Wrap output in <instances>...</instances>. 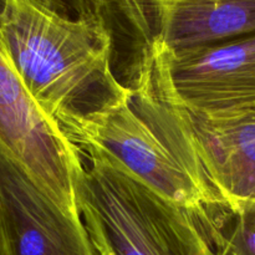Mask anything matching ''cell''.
Here are the masks:
<instances>
[{
	"mask_svg": "<svg viewBox=\"0 0 255 255\" xmlns=\"http://www.w3.org/2000/svg\"><path fill=\"white\" fill-rule=\"evenodd\" d=\"M0 41L32 99L60 126L128 94L115 74L109 34L50 0H0Z\"/></svg>",
	"mask_w": 255,
	"mask_h": 255,
	"instance_id": "cell-1",
	"label": "cell"
},
{
	"mask_svg": "<svg viewBox=\"0 0 255 255\" xmlns=\"http://www.w3.org/2000/svg\"><path fill=\"white\" fill-rule=\"evenodd\" d=\"M116 106L61 128L84 154L116 164L174 203L198 212L223 204L199 158L186 110L153 62Z\"/></svg>",
	"mask_w": 255,
	"mask_h": 255,
	"instance_id": "cell-2",
	"label": "cell"
},
{
	"mask_svg": "<svg viewBox=\"0 0 255 255\" xmlns=\"http://www.w3.org/2000/svg\"><path fill=\"white\" fill-rule=\"evenodd\" d=\"M77 188L81 219L99 255H218L197 212L169 201L96 154Z\"/></svg>",
	"mask_w": 255,
	"mask_h": 255,
	"instance_id": "cell-3",
	"label": "cell"
},
{
	"mask_svg": "<svg viewBox=\"0 0 255 255\" xmlns=\"http://www.w3.org/2000/svg\"><path fill=\"white\" fill-rule=\"evenodd\" d=\"M0 148L65 211L81 218L84 153L22 84L0 41Z\"/></svg>",
	"mask_w": 255,
	"mask_h": 255,
	"instance_id": "cell-4",
	"label": "cell"
},
{
	"mask_svg": "<svg viewBox=\"0 0 255 255\" xmlns=\"http://www.w3.org/2000/svg\"><path fill=\"white\" fill-rule=\"evenodd\" d=\"M156 70L169 96L192 114L255 111V34L176 51L157 44Z\"/></svg>",
	"mask_w": 255,
	"mask_h": 255,
	"instance_id": "cell-5",
	"label": "cell"
},
{
	"mask_svg": "<svg viewBox=\"0 0 255 255\" xmlns=\"http://www.w3.org/2000/svg\"><path fill=\"white\" fill-rule=\"evenodd\" d=\"M0 196L14 255H99L82 219L65 211L1 148Z\"/></svg>",
	"mask_w": 255,
	"mask_h": 255,
	"instance_id": "cell-6",
	"label": "cell"
},
{
	"mask_svg": "<svg viewBox=\"0 0 255 255\" xmlns=\"http://www.w3.org/2000/svg\"><path fill=\"white\" fill-rule=\"evenodd\" d=\"M186 112L199 158L223 204L255 203V111L218 117Z\"/></svg>",
	"mask_w": 255,
	"mask_h": 255,
	"instance_id": "cell-7",
	"label": "cell"
},
{
	"mask_svg": "<svg viewBox=\"0 0 255 255\" xmlns=\"http://www.w3.org/2000/svg\"><path fill=\"white\" fill-rule=\"evenodd\" d=\"M162 0H65L72 17L95 22L109 34L117 79L129 87L153 61Z\"/></svg>",
	"mask_w": 255,
	"mask_h": 255,
	"instance_id": "cell-8",
	"label": "cell"
},
{
	"mask_svg": "<svg viewBox=\"0 0 255 255\" xmlns=\"http://www.w3.org/2000/svg\"><path fill=\"white\" fill-rule=\"evenodd\" d=\"M158 29L169 51L255 34V0H162Z\"/></svg>",
	"mask_w": 255,
	"mask_h": 255,
	"instance_id": "cell-9",
	"label": "cell"
},
{
	"mask_svg": "<svg viewBox=\"0 0 255 255\" xmlns=\"http://www.w3.org/2000/svg\"><path fill=\"white\" fill-rule=\"evenodd\" d=\"M197 214L218 255H255V203L214 204Z\"/></svg>",
	"mask_w": 255,
	"mask_h": 255,
	"instance_id": "cell-10",
	"label": "cell"
},
{
	"mask_svg": "<svg viewBox=\"0 0 255 255\" xmlns=\"http://www.w3.org/2000/svg\"><path fill=\"white\" fill-rule=\"evenodd\" d=\"M0 255H14L1 196H0Z\"/></svg>",
	"mask_w": 255,
	"mask_h": 255,
	"instance_id": "cell-11",
	"label": "cell"
},
{
	"mask_svg": "<svg viewBox=\"0 0 255 255\" xmlns=\"http://www.w3.org/2000/svg\"><path fill=\"white\" fill-rule=\"evenodd\" d=\"M50 1L54 2L55 6H56L57 9L62 12V14H66V15H69V16H71L69 12V10H67L66 4H65V0H50Z\"/></svg>",
	"mask_w": 255,
	"mask_h": 255,
	"instance_id": "cell-12",
	"label": "cell"
}]
</instances>
